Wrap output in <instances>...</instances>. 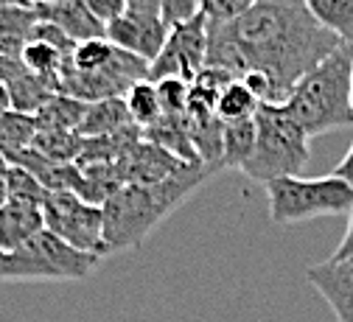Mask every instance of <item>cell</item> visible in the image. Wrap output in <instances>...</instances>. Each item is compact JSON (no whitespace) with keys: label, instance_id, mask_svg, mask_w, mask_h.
<instances>
[{"label":"cell","instance_id":"6da1fadb","mask_svg":"<svg viewBox=\"0 0 353 322\" xmlns=\"http://www.w3.org/2000/svg\"><path fill=\"white\" fill-rule=\"evenodd\" d=\"M342 42L317 23L303 0H258L247 14L208 26V65L236 79L263 73L286 101L292 87Z\"/></svg>","mask_w":353,"mask_h":322},{"label":"cell","instance_id":"7a4b0ae2","mask_svg":"<svg viewBox=\"0 0 353 322\" xmlns=\"http://www.w3.org/2000/svg\"><path fill=\"white\" fill-rule=\"evenodd\" d=\"M216 174L208 165H188L163 182L152 185H121L104 205V244L107 252H121L138 247L152 230L180 208L205 179Z\"/></svg>","mask_w":353,"mask_h":322},{"label":"cell","instance_id":"3957f363","mask_svg":"<svg viewBox=\"0 0 353 322\" xmlns=\"http://www.w3.org/2000/svg\"><path fill=\"white\" fill-rule=\"evenodd\" d=\"M353 42H342L339 48L323 59L314 70H308L283 101L292 118L308 132V137L353 126Z\"/></svg>","mask_w":353,"mask_h":322},{"label":"cell","instance_id":"277c9868","mask_svg":"<svg viewBox=\"0 0 353 322\" xmlns=\"http://www.w3.org/2000/svg\"><path fill=\"white\" fill-rule=\"evenodd\" d=\"M308 141L312 137L286 104H261L255 112V149L241 171L263 185L281 177H300L312 157Z\"/></svg>","mask_w":353,"mask_h":322},{"label":"cell","instance_id":"5b68a950","mask_svg":"<svg viewBox=\"0 0 353 322\" xmlns=\"http://www.w3.org/2000/svg\"><path fill=\"white\" fill-rule=\"evenodd\" d=\"M104 258L42 230L23 247L0 255V281H84Z\"/></svg>","mask_w":353,"mask_h":322},{"label":"cell","instance_id":"8992f818","mask_svg":"<svg viewBox=\"0 0 353 322\" xmlns=\"http://www.w3.org/2000/svg\"><path fill=\"white\" fill-rule=\"evenodd\" d=\"M270 219L275 224H300L320 216H336L353 210V188L345 179L328 177H281L267 182Z\"/></svg>","mask_w":353,"mask_h":322},{"label":"cell","instance_id":"52a82bcc","mask_svg":"<svg viewBox=\"0 0 353 322\" xmlns=\"http://www.w3.org/2000/svg\"><path fill=\"white\" fill-rule=\"evenodd\" d=\"M42 213H46V230L54 236L65 239L68 244L107 258V244H104V210L101 205L87 202L70 191H48L46 202H42Z\"/></svg>","mask_w":353,"mask_h":322},{"label":"cell","instance_id":"ba28073f","mask_svg":"<svg viewBox=\"0 0 353 322\" xmlns=\"http://www.w3.org/2000/svg\"><path fill=\"white\" fill-rule=\"evenodd\" d=\"M208 17L199 12L194 20L171 26L157 59L149 65V79H185L191 81L208 65Z\"/></svg>","mask_w":353,"mask_h":322},{"label":"cell","instance_id":"9c48e42d","mask_svg":"<svg viewBox=\"0 0 353 322\" xmlns=\"http://www.w3.org/2000/svg\"><path fill=\"white\" fill-rule=\"evenodd\" d=\"M168 31L171 26L160 14H143V12L126 9L118 20L107 26V39L126 54H135L146 62H154L168 39Z\"/></svg>","mask_w":353,"mask_h":322},{"label":"cell","instance_id":"30bf717a","mask_svg":"<svg viewBox=\"0 0 353 322\" xmlns=\"http://www.w3.org/2000/svg\"><path fill=\"white\" fill-rule=\"evenodd\" d=\"M115 168H118V177H121L123 185H152V182H163L174 174H180L183 168H188V163L176 160L165 149H160V146L141 137L135 146H129L121 154Z\"/></svg>","mask_w":353,"mask_h":322},{"label":"cell","instance_id":"8fae6325","mask_svg":"<svg viewBox=\"0 0 353 322\" xmlns=\"http://www.w3.org/2000/svg\"><path fill=\"white\" fill-rule=\"evenodd\" d=\"M305 281L331 305L339 322H353V258L323 261L305 269Z\"/></svg>","mask_w":353,"mask_h":322},{"label":"cell","instance_id":"7c38bea8","mask_svg":"<svg viewBox=\"0 0 353 322\" xmlns=\"http://www.w3.org/2000/svg\"><path fill=\"white\" fill-rule=\"evenodd\" d=\"M37 20L59 26L73 42H87V39H104L107 26L90 14L81 0H57V3H34Z\"/></svg>","mask_w":353,"mask_h":322},{"label":"cell","instance_id":"4fadbf2b","mask_svg":"<svg viewBox=\"0 0 353 322\" xmlns=\"http://www.w3.org/2000/svg\"><path fill=\"white\" fill-rule=\"evenodd\" d=\"M46 230V213H42V202H28V199H6L0 205V250L12 252L23 247L28 239Z\"/></svg>","mask_w":353,"mask_h":322},{"label":"cell","instance_id":"5bb4252c","mask_svg":"<svg viewBox=\"0 0 353 322\" xmlns=\"http://www.w3.org/2000/svg\"><path fill=\"white\" fill-rule=\"evenodd\" d=\"M143 141L165 149L168 154H174L176 160H183L188 165H202V160L196 154V146L191 141L185 115H163L157 123L143 129Z\"/></svg>","mask_w":353,"mask_h":322},{"label":"cell","instance_id":"9a60e30c","mask_svg":"<svg viewBox=\"0 0 353 322\" xmlns=\"http://www.w3.org/2000/svg\"><path fill=\"white\" fill-rule=\"evenodd\" d=\"M37 23L39 20L34 3H28V0H14V3L0 6V54L20 59Z\"/></svg>","mask_w":353,"mask_h":322},{"label":"cell","instance_id":"2e32d148","mask_svg":"<svg viewBox=\"0 0 353 322\" xmlns=\"http://www.w3.org/2000/svg\"><path fill=\"white\" fill-rule=\"evenodd\" d=\"M9 96H12V110L37 115L54 96H59V81L23 70L20 76H14L9 81Z\"/></svg>","mask_w":353,"mask_h":322},{"label":"cell","instance_id":"e0dca14e","mask_svg":"<svg viewBox=\"0 0 353 322\" xmlns=\"http://www.w3.org/2000/svg\"><path fill=\"white\" fill-rule=\"evenodd\" d=\"M129 126H135V121H132V115L126 110V101L123 99H104V101L87 104L79 134L81 137H101V134L123 132Z\"/></svg>","mask_w":353,"mask_h":322},{"label":"cell","instance_id":"ac0fdd59","mask_svg":"<svg viewBox=\"0 0 353 322\" xmlns=\"http://www.w3.org/2000/svg\"><path fill=\"white\" fill-rule=\"evenodd\" d=\"M37 132H39L37 118L28 112L9 110L6 115H0V154L12 163L17 154L34 146Z\"/></svg>","mask_w":353,"mask_h":322},{"label":"cell","instance_id":"d6986e66","mask_svg":"<svg viewBox=\"0 0 353 322\" xmlns=\"http://www.w3.org/2000/svg\"><path fill=\"white\" fill-rule=\"evenodd\" d=\"M84 112H87V101H79L73 96L59 93L34 118H37L39 132H79V126L84 121Z\"/></svg>","mask_w":353,"mask_h":322},{"label":"cell","instance_id":"ffe728a7","mask_svg":"<svg viewBox=\"0 0 353 322\" xmlns=\"http://www.w3.org/2000/svg\"><path fill=\"white\" fill-rule=\"evenodd\" d=\"M255 149V118L225 123L222 134V168H244Z\"/></svg>","mask_w":353,"mask_h":322},{"label":"cell","instance_id":"44dd1931","mask_svg":"<svg viewBox=\"0 0 353 322\" xmlns=\"http://www.w3.org/2000/svg\"><path fill=\"white\" fill-rule=\"evenodd\" d=\"M126 110L135 121V126L149 129L152 123H157L163 118V104H160V93H157V84L152 79H143L138 84L129 87V93L123 96Z\"/></svg>","mask_w":353,"mask_h":322},{"label":"cell","instance_id":"7402d4cb","mask_svg":"<svg viewBox=\"0 0 353 322\" xmlns=\"http://www.w3.org/2000/svg\"><path fill=\"white\" fill-rule=\"evenodd\" d=\"M303 3L320 26H325L339 39L353 42V0H303Z\"/></svg>","mask_w":353,"mask_h":322},{"label":"cell","instance_id":"603a6c76","mask_svg":"<svg viewBox=\"0 0 353 322\" xmlns=\"http://www.w3.org/2000/svg\"><path fill=\"white\" fill-rule=\"evenodd\" d=\"M258 107H261L258 96L252 93V90H250L241 79H236V81H230V84L225 87V93L219 96V101H216V115L222 118L225 123H236V121H250V118H255Z\"/></svg>","mask_w":353,"mask_h":322},{"label":"cell","instance_id":"cb8c5ba5","mask_svg":"<svg viewBox=\"0 0 353 322\" xmlns=\"http://www.w3.org/2000/svg\"><path fill=\"white\" fill-rule=\"evenodd\" d=\"M70 57H65L57 45L46 42V39H28V45L20 54V62L26 65V70L37 73V76H46V79H57L59 81V73L65 68Z\"/></svg>","mask_w":353,"mask_h":322},{"label":"cell","instance_id":"d4e9b609","mask_svg":"<svg viewBox=\"0 0 353 322\" xmlns=\"http://www.w3.org/2000/svg\"><path fill=\"white\" fill-rule=\"evenodd\" d=\"M81 146H84V137L79 132H37L31 149L54 163L68 165L79 160Z\"/></svg>","mask_w":353,"mask_h":322},{"label":"cell","instance_id":"484cf974","mask_svg":"<svg viewBox=\"0 0 353 322\" xmlns=\"http://www.w3.org/2000/svg\"><path fill=\"white\" fill-rule=\"evenodd\" d=\"M115 57V45L104 37V39H87V42H76V48L70 54V68L79 73H96L101 68L110 65V59Z\"/></svg>","mask_w":353,"mask_h":322},{"label":"cell","instance_id":"4316f807","mask_svg":"<svg viewBox=\"0 0 353 322\" xmlns=\"http://www.w3.org/2000/svg\"><path fill=\"white\" fill-rule=\"evenodd\" d=\"M9 197L12 199H28V202H46L48 188L23 165L12 163L9 165ZM6 197V199H9Z\"/></svg>","mask_w":353,"mask_h":322},{"label":"cell","instance_id":"83f0119b","mask_svg":"<svg viewBox=\"0 0 353 322\" xmlns=\"http://www.w3.org/2000/svg\"><path fill=\"white\" fill-rule=\"evenodd\" d=\"M157 93H160V104H163V115H185L188 110V93H191V81L185 79H160Z\"/></svg>","mask_w":353,"mask_h":322},{"label":"cell","instance_id":"f1b7e54d","mask_svg":"<svg viewBox=\"0 0 353 322\" xmlns=\"http://www.w3.org/2000/svg\"><path fill=\"white\" fill-rule=\"evenodd\" d=\"M258 0H202V14L210 23H230L247 14Z\"/></svg>","mask_w":353,"mask_h":322},{"label":"cell","instance_id":"f546056e","mask_svg":"<svg viewBox=\"0 0 353 322\" xmlns=\"http://www.w3.org/2000/svg\"><path fill=\"white\" fill-rule=\"evenodd\" d=\"M199 12H202V0H163L160 17L168 26H180V23L194 20Z\"/></svg>","mask_w":353,"mask_h":322},{"label":"cell","instance_id":"4dcf8cb0","mask_svg":"<svg viewBox=\"0 0 353 322\" xmlns=\"http://www.w3.org/2000/svg\"><path fill=\"white\" fill-rule=\"evenodd\" d=\"M81 3L90 9L93 17H99L104 26H110L112 20H118L129 6H126V0H81Z\"/></svg>","mask_w":353,"mask_h":322},{"label":"cell","instance_id":"1f68e13d","mask_svg":"<svg viewBox=\"0 0 353 322\" xmlns=\"http://www.w3.org/2000/svg\"><path fill=\"white\" fill-rule=\"evenodd\" d=\"M345 258H353V210L347 213V230H345L339 247L334 250L331 261H345Z\"/></svg>","mask_w":353,"mask_h":322},{"label":"cell","instance_id":"d6a6232c","mask_svg":"<svg viewBox=\"0 0 353 322\" xmlns=\"http://www.w3.org/2000/svg\"><path fill=\"white\" fill-rule=\"evenodd\" d=\"M26 70V65L17 59V57H9V54H0V81H12L14 76H20Z\"/></svg>","mask_w":353,"mask_h":322},{"label":"cell","instance_id":"836d02e7","mask_svg":"<svg viewBox=\"0 0 353 322\" xmlns=\"http://www.w3.org/2000/svg\"><path fill=\"white\" fill-rule=\"evenodd\" d=\"M334 177H339V179H345L347 185L353 188V143H350V149H347V154L339 160V165L334 168Z\"/></svg>","mask_w":353,"mask_h":322},{"label":"cell","instance_id":"e575fe53","mask_svg":"<svg viewBox=\"0 0 353 322\" xmlns=\"http://www.w3.org/2000/svg\"><path fill=\"white\" fill-rule=\"evenodd\" d=\"M126 6L132 12H143V14H160L163 12V0H126Z\"/></svg>","mask_w":353,"mask_h":322},{"label":"cell","instance_id":"d590c367","mask_svg":"<svg viewBox=\"0 0 353 322\" xmlns=\"http://www.w3.org/2000/svg\"><path fill=\"white\" fill-rule=\"evenodd\" d=\"M9 160L0 154V205L6 202V197H9Z\"/></svg>","mask_w":353,"mask_h":322},{"label":"cell","instance_id":"8d00e7d4","mask_svg":"<svg viewBox=\"0 0 353 322\" xmlns=\"http://www.w3.org/2000/svg\"><path fill=\"white\" fill-rule=\"evenodd\" d=\"M12 110V96H9V84L0 81V115H6Z\"/></svg>","mask_w":353,"mask_h":322},{"label":"cell","instance_id":"74e56055","mask_svg":"<svg viewBox=\"0 0 353 322\" xmlns=\"http://www.w3.org/2000/svg\"><path fill=\"white\" fill-rule=\"evenodd\" d=\"M28 3H57V0H28Z\"/></svg>","mask_w":353,"mask_h":322},{"label":"cell","instance_id":"f35d334b","mask_svg":"<svg viewBox=\"0 0 353 322\" xmlns=\"http://www.w3.org/2000/svg\"><path fill=\"white\" fill-rule=\"evenodd\" d=\"M350 104H353V87H350Z\"/></svg>","mask_w":353,"mask_h":322}]
</instances>
